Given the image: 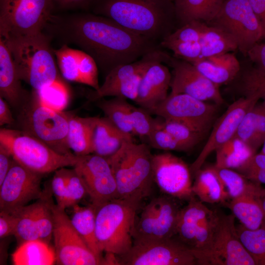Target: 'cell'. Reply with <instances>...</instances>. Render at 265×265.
Returning <instances> with one entry per match:
<instances>
[{
  "label": "cell",
  "mask_w": 265,
  "mask_h": 265,
  "mask_svg": "<svg viewBox=\"0 0 265 265\" xmlns=\"http://www.w3.org/2000/svg\"><path fill=\"white\" fill-rule=\"evenodd\" d=\"M50 37L72 44L90 55L105 76L114 68L158 49L157 42L93 13L53 14L46 24Z\"/></svg>",
  "instance_id": "cell-1"
},
{
  "label": "cell",
  "mask_w": 265,
  "mask_h": 265,
  "mask_svg": "<svg viewBox=\"0 0 265 265\" xmlns=\"http://www.w3.org/2000/svg\"><path fill=\"white\" fill-rule=\"evenodd\" d=\"M89 10L159 43L175 30L177 22L173 0H93Z\"/></svg>",
  "instance_id": "cell-2"
},
{
  "label": "cell",
  "mask_w": 265,
  "mask_h": 265,
  "mask_svg": "<svg viewBox=\"0 0 265 265\" xmlns=\"http://www.w3.org/2000/svg\"><path fill=\"white\" fill-rule=\"evenodd\" d=\"M21 80L38 90L59 78L51 37L44 31L27 36L4 37Z\"/></svg>",
  "instance_id": "cell-3"
},
{
  "label": "cell",
  "mask_w": 265,
  "mask_h": 265,
  "mask_svg": "<svg viewBox=\"0 0 265 265\" xmlns=\"http://www.w3.org/2000/svg\"><path fill=\"white\" fill-rule=\"evenodd\" d=\"M150 146L126 140L121 148L107 158L116 183L118 198L142 201L151 191L154 182Z\"/></svg>",
  "instance_id": "cell-4"
},
{
  "label": "cell",
  "mask_w": 265,
  "mask_h": 265,
  "mask_svg": "<svg viewBox=\"0 0 265 265\" xmlns=\"http://www.w3.org/2000/svg\"><path fill=\"white\" fill-rule=\"evenodd\" d=\"M141 202L134 199L115 198L94 206L96 235L102 252L118 257L131 249Z\"/></svg>",
  "instance_id": "cell-5"
},
{
  "label": "cell",
  "mask_w": 265,
  "mask_h": 265,
  "mask_svg": "<svg viewBox=\"0 0 265 265\" xmlns=\"http://www.w3.org/2000/svg\"><path fill=\"white\" fill-rule=\"evenodd\" d=\"M17 111L15 123L19 130L41 141L57 153H72L68 144L67 135L73 113L45 106L33 89L29 99Z\"/></svg>",
  "instance_id": "cell-6"
},
{
  "label": "cell",
  "mask_w": 265,
  "mask_h": 265,
  "mask_svg": "<svg viewBox=\"0 0 265 265\" xmlns=\"http://www.w3.org/2000/svg\"><path fill=\"white\" fill-rule=\"evenodd\" d=\"M0 143L14 159L26 168L43 175L68 166L74 167L80 156L61 154L37 138L19 129L1 128Z\"/></svg>",
  "instance_id": "cell-7"
},
{
  "label": "cell",
  "mask_w": 265,
  "mask_h": 265,
  "mask_svg": "<svg viewBox=\"0 0 265 265\" xmlns=\"http://www.w3.org/2000/svg\"><path fill=\"white\" fill-rule=\"evenodd\" d=\"M217 211L210 241L202 252L194 255L198 265H256L237 234L235 216Z\"/></svg>",
  "instance_id": "cell-8"
},
{
  "label": "cell",
  "mask_w": 265,
  "mask_h": 265,
  "mask_svg": "<svg viewBox=\"0 0 265 265\" xmlns=\"http://www.w3.org/2000/svg\"><path fill=\"white\" fill-rule=\"evenodd\" d=\"M54 10L52 0H0V35H31L43 31Z\"/></svg>",
  "instance_id": "cell-9"
},
{
  "label": "cell",
  "mask_w": 265,
  "mask_h": 265,
  "mask_svg": "<svg viewBox=\"0 0 265 265\" xmlns=\"http://www.w3.org/2000/svg\"><path fill=\"white\" fill-rule=\"evenodd\" d=\"M120 265H198L192 251L174 237L159 239H134L131 249L116 257Z\"/></svg>",
  "instance_id": "cell-10"
},
{
  "label": "cell",
  "mask_w": 265,
  "mask_h": 265,
  "mask_svg": "<svg viewBox=\"0 0 265 265\" xmlns=\"http://www.w3.org/2000/svg\"><path fill=\"white\" fill-rule=\"evenodd\" d=\"M208 24L232 35L244 55L265 36L264 28L248 0H225L219 11Z\"/></svg>",
  "instance_id": "cell-11"
},
{
  "label": "cell",
  "mask_w": 265,
  "mask_h": 265,
  "mask_svg": "<svg viewBox=\"0 0 265 265\" xmlns=\"http://www.w3.org/2000/svg\"><path fill=\"white\" fill-rule=\"evenodd\" d=\"M53 238L56 262L61 265H104L88 248L72 224L65 210L54 204Z\"/></svg>",
  "instance_id": "cell-12"
},
{
  "label": "cell",
  "mask_w": 265,
  "mask_h": 265,
  "mask_svg": "<svg viewBox=\"0 0 265 265\" xmlns=\"http://www.w3.org/2000/svg\"><path fill=\"white\" fill-rule=\"evenodd\" d=\"M176 198L167 195L153 199L135 222L134 239H159L174 237L182 208Z\"/></svg>",
  "instance_id": "cell-13"
},
{
  "label": "cell",
  "mask_w": 265,
  "mask_h": 265,
  "mask_svg": "<svg viewBox=\"0 0 265 265\" xmlns=\"http://www.w3.org/2000/svg\"><path fill=\"white\" fill-rule=\"evenodd\" d=\"M216 210L209 209L192 197L182 208L175 236L195 255L203 251L211 238L215 223Z\"/></svg>",
  "instance_id": "cell-14"
},
{
  "label": "cell",
  "mask_w": 265,
  "mask_h": 265,
  "mask_svg": "<svg viewBox=\"0 0 265 265\" xmlns=\"http://www.w3.org/2000/svg\"><path fill=\"white\" fill-rule=\"evenodd\" d=\"M217 109L215 105L189 95L170 93L149 112L163 119L182 122L203 133L212 121Z\"/></svg>",
  "instance_id": "cell-15"
},
{
  "label": "cell",
  "mask_w": 265,
  "mask_h": 265,
  "mask_svg": "<svg viewBox=\"0 0 265 265\" xmlns=\"http://www.w3.org/2000/svg\"><path fill=\"white\" fill-rule=\"evenodd\" d=\"M73 167L82 179L93 206L118 198L115 179L106 158L95 154L80 156Z\"/></svg>",
  "instance_id": "cell-16"
},
{
  "label": "cell",
  "mask_w": 265,
  "mask_h": 265,
  "mask_svg": "<svg viewBox=\"0 0 265 265\" xmlns=\"http://www.w3.org/2000/svg\"><path fill=\"white\" fill-rule=\"evenodd\" d=\"M43 175L23 166L14 159L0 185V210L10 212L37 200L43 194Z\"/></svg>",
  "instance_id": "cell-17"
},
{
  "label": "cell",
  "mask_w": 265,
  "mask_h": 265,
  "mask_svg": "<svg viewBox=\"0 0 265 265\" xmlns=\"http://www.w3.org/2000/svg\"><path fill=\"white\" fill-rule=\"evenodd\" d=\"M152 172L154 182L167 195L187 201L195 196L190 167L181 158L168 152L153 155Z\"/></svg>",
  "instance_id": "cell-18"
},
{
  "label": "cell",
  "mask_w": 265,
  "mask_h": 265,
  "mask_svg": "<svg viewBox=\"0 0 265 265\" xmlns=\"http://www.w3.org/2000/svg\"><path fill=\"white\" fill-rule=\"evenodd\" d=\"M245 96L230 105L217 120L205 146L190 167L191 173L195 174L201 169L206 159L212 152L235 136L244 116L260 99L257 94Z\"/></svg>",
  "instance_id": "cell-19"
},
{
  "label": "cell",
  "mask_w": 265,
  "mask_h": 265,
  "mask_svg": "<svg viewBox=\"0 0 265 265\" xmlns=\"http://www.w3.org/2000/svg\"><path fill=\"white\" fill-rule=\"evenodd\" d=\"M164 63L173 68L170 93L186 94L203 101L210 100L217 105L223 103L219 85L207 78L192 64L169 55Z\"/></svg>",
  "instance_id": "cell-20"
},
{
  "label": "cell",
  "mask_w": 265,
  "mask_h": 265,
  "mask_svg": "<svg viewBox=\"0 0 265 265\" xmlns=\"http://www.w3.org/2000/svg\"><path fill=\"white\" fill-rule=\"evenodd\" d=\"M57 63L63 77L66 80L87 85L98 90V67L94 59L82 50L63 44L53 50Z\"/></svg>",
  "instance_id": "cell-21"
},
{
  "label": "cell",
  "mask_w": 265,
  "mask_h": 265,
  "mask_svg": "<svg viewBox=\"0 0 265 265\" xmlns=\"http://www.w3.org/2000/svg\"><path fill=\"white\" fill-rule=\"evenodd\" d=\"M171 79V73L161 61L154 62L142 77L134 102L149 112L167 97Z\"/></svg>",
  "instance_id": "cell-22"
},
{
  "label": "cell",
  "mask_w": 265,
  "mask_h": 265,
  "mask_svg": "<svg viewBox=\"0 0 265 265\" xmlns=\"http://www.w3.org/2000/svg\"><path fill=\"white\" fill-rule=\"evenodd\" d=\"M10 51L0 36V97L17 111L29 99L31 92L21 84Z\"/></svg>",
  "instance_id": "cell-23"
},
{
  "label": "cell",
  "mask_w": 265,
  "mask_h": 265,
  "mask_svg": "<svg viewBox=\"0 0 265 265\" xmlns=\"http://www.w3.org/2000/svg\"><path fill=\"white\" fill-rule=\"evenodd\" d=\"M133 136L116 127L106 116L96 117L92 138V154L106 159L115 154L124 142Z\"/></svg>",
  "instance_id": "cell-24"
},
{
  "label": "cell",
  "mask_w": 265,
  "mask_h": 265,
  "mask_svg": "<svg viewBox=\"0 0 265 265\" xmlns=\"http://www.w3.org/2000/svg\"><path fill=\"white\" fill-rule=\"evenodd\" d=\"M192 64L207 78L219 85L235 80L241 68L237 57L231 53L200 59Z\"/></svg>",
  "instance_id": "cell-25"
},
{
  "label": "cell",
  "mask_w": 265,
  "mask_h": 265,
  "mask_svg": "<svg viewBox=\"0 0 265 265\" xmlns=\"http://www.w3.org/2000/svg\"><path fill=\"white\" fill-rule=\"evenodd\" d=\"M225 0H174L177 22L181 26L194 21L207 24L219 11Z\"/></svg>",
  "instance_id": "cell-26"
},
{
  "label": "cell",
  "mask_w": 265,
  "mask_h": 265,
  "mask_svg": "<svg viewBox=\"0 0 265 265\" xmlns=\"http://www.w3.org/2000/svg\"><path fill=\"white\" fill-rule=\"evenodd\" d=\"M260 191L245 194L224 204L241 224L248 229H258L265 223L264 213L258 199Z\"/></svg>",
  "instance_id": "cell-27"
},
{
  "label": "cell",
  "mask_w": 265,
  "mask_h": 265,
  "mask_svg": "<svg viewBox=\"0 0 265 265\" xmlns=\"http://www.w3.org/2000/svg\"><path fill=\"white\" fill-rule=\"evenodd\" d=\"M71 208L72 224L91 251L106 265L96 235L95 207L91 204L83 207L77 204Z\"/></svg>",
  "instance_id": "cell-28"
},
{
  "label": "cell",
  "mask_w": 265,
  "mask_h": 265,
  "mask_svg": "<svg viewBox=\"0 0 265 265\" xmlns=\"http://www.w3.org/2000/svg\"><path fill=\"white\" fill-rule=\"evenodd\" d=\"M192 189L195 196L203 203H221L228 200L224 187L212 166L200 169L195 173Z\"/></svg>",
  "instance_id": "cell-29"
},
{
  "label": "cell",
  "mask_w": 265,
  "mask_h": 265,
  "mask_svg": "<svg viewBox=\"0 0 265 265\" xmlns=\"http://www.w3.org/2000/svg\"><path fill=\"white\" fill-rule=\"evenodd\" d=\"M96 117L72 115L69 122L67 141L71 151L80 156L92 154V138Z\"/></svg>",
  "instance_id": "cell-30"
},
{
  "label": "cell",
  "mask_w": 265,
  "mask_h": 265,
  "mask_svg": "<svg viewBox=\"0 0 265 265\" xmlns=\"http://www.w3.org/2000/svg\"><path fill=\"white\" fill-rule=\"evenodd\" d=\"M201 46L200 59L222 54L238 49L235 37L224 29L206 24L199 40Z\"/></svg>",
  "instance_id": "cell-31"
},
{
  "label": "cell",
  "mask_w": 265,
  "mask_h": 265,
  "mask_svg": "<svg viewBox=\"0 0 265 265\" xmlns=\"http://www.w3.org/2000/svg\"><path fill=\"white\" fill-rule=\"evenodd\" d=\"M15 265H51L55 260L54 248L41 240H33L20 244L12 255Z\"/></svg>",
  "instance_id": "cell-32"
},
{
  "label": "cell",
  "mask_w": 265,
  "mask_h": 265,
  "mask_svg": "<svg viewBox=\"0 0 265 265\" xmlns=\"http://www.w3.org/2000/svg\"><path fill=\"white\" fill-rule=\"evenodd\" d=\"M215 152V166L235 170L256 153L249 145L235 136L218 148Z\"/></svg>",
  "instance_id": "cell-33"
},
{
  "label": "cell",
  "mask_w": 265,
  "mask_h": 265,
  "mask_svg": "<svg viewBox=\"0 0 265 265\" xmlns=\"http://www.w3.org/2000/svg\"><path fill=\"white\" fill-rule=\"evenodd\" d=\"M235 136L256 151L263 145L265 138V114L256 105L244 116Z\"/></svg>",
  "instance_id": "cell-34"
},
{
  "label": "cell",
  "mask_w": 265,
  "mask_h": 265,
  "mask_svg": "<svg viewBox=\"0 0 265 265\" xmlns=\"http://www.w3.org/2000/svg\"><path fill=\"white\" fill-rule=\"evenodd\" d=\"M127 99L115 97L110 99L104 98L95 101V105L113 124L123 132L132 136L134 135L132 126L130 103Z\"/></svg>",
  "instance_id": "cell-35"
},
{
  "label": "cell",
  "mask_w": 265,
  "mask_h": 265,
  "mask_svg": "<svg viewBox=\"0 0 265 265\" xmlns=\"http://www.w3.org/2000/svg\"><path fill=\"white\" fill-rule=\"evenodd\" d=\"M212 167L224 187L230 200L248 193L259 192L262 189L260 184L249 180L237 171L214 165Z\"/></svg>",
  "instance_id": "cell-36"
},
{
  "label": "cell",
  "mask_w": 265,
  "mask_h": 265,
  "mask_svg": "<svg viewBox=\"0 0 265 265\" xmlns=\"http://www.w3.org/2000/svg\"><path fill=\"white\" fill-rule=\"evenodd\" d=\"M17 219L14 236L19 245L24 242L40 240L36 218L35 202L8 212Z\"/></svg>",
  "instance_id": "cell-37"
},
{
  "label": "cell",
  "mask_w": 265,
  "mask_h": 265,
  "mask_svg": "<svg viewBox=\"0 0 265 265\" xmlns=\"http://www.w3.org/2000/svg\"><path fill=\"white\" fill-rule=\"evenodd\" d=\"M145 71L107 88L89 90L86 93V97L91 102H95L108 96L122 97L135 102L137 97L141 80Z\"/></svg>",
  "instance_id": "cell-38"
},
{
  "label": "cell",
  "mask_w": 265,
  "mask_h": 265,
  "mask_svg": "<svg viewBox=\"0 0 265 265\" xmlns=\"http://www.w3.org/2000/svg\"><path fill=\"white\" fill-rule=\"evenodd\" d=\"M238 238L256 265H265V223L259 228L250 230L242 224L236 227Z\"/></svg>",
  "instance_id": "cell-39"
},
{
  "label": "cell",
  "mask_w": 265,
  "mask_h": 265,
  "mask_svg": "<svg viewBox=\"0 0 265 265\" xmlns=\"http://www.w3.org/2000/svg\"><path fill=\"white\" fill-rule=\"evenodd\" d=\"M34 90L41 103L49 108L63 111L68 104L69 91L60 78L40 90Z\"/></svg>",
  "instance_id": "cell-40"
},
{
  "label": "cell",
  "mask_w": 265,
  "mask_h": 265,
  "mask_svg": "<svg viewBox=\"0 0 265 265\" xmlns=\"http://www.w3.org/2000/svg\"><path fill=\"white\" fill-rule=\"evenodd\" d=\"M239 88L245 96L257 94L265 103V72L257 66L241 65Z\"/></svg>",
  "instance_id": "cell-41"
},
{
  "label": "cell",
  "mask_w": 265,
  "mask_h": 265,
  "mask_svg": "<svg viewBox=\"0 0 265 265\" xmlns=\"http://www.w3.org/2000/svg\"><path fill=\"white\" fill-rule=\"evenodd\" d=\"M130 114L134 135L146 139L150 133L161 124L163 118H154L145 109L130 104Z\"/></svg>",
  "instance_id": "cell-42"
},
{
  "label": "cell",
  "mask_w": 265,
  "mask_h": 265,
  "mask_svg": "<svg viewBox=\"0 0 265 265\" xmlns=\"http://www.w3.org/2000/svg\"><path fill=\"white\" fill-rule=\"evenodd\" d=\"M162 127L189 151L200 140L203 133L182 122L163 119Z\"/></svg>",
  "instance_id": "cell-43"
},
{
  "label": "cell",
  "mask_w": 265,
  "mask_h": 265,
  "mask_svg": "<svg viewBox=\"0 0 265 265\" xmlns=\"http://www.w3.org/2000/svg\"><path fill=\"white\" fill-rule=\"evenodd\" d=\"M160 46L172 51L174 56L193 64L200 59L201 46L197 42H169L162 40Z\"/></svg>",
  "instance_id": "cell-44"
},
{
  "label": "cell",
  "mask_w": 265,
  "mask_h": 265,
  "mask_svg": "<svg viewBox=\"0 0 265 265\" xmlns=\"http://www.w3.org/2000/svg\"><path fill=\"white\" fill-rule=\"evenodd\" d=\"M162 123L146 138L150 147L164 151H188L184 145L162 127Z\"/></svg>",
  "instance_id": "cell-45"
},
{
  "label": "cell",
  "mask_w": 265,
  "mask_h": 265,
  "mask_svg": "<svg viewBox=\"0 0 265 265\" xmlns=\"http://www.w3.org/2000/svg\"><path fill=\"white\" fill-rule=\"evenodd\" d=\"M86 195H88L87 191L81 177L74 168L68 169L65 209L78 204Z\"/></svg>",
  "instance_id": "cell-46"
},
{
  "label": "cell",
  "mask_w": 265,
  "mask_h": 265,
  "mask_svg": "<svg viewBox=\"0 0 265 265\" xmlns=\"http://www.w3.org/2000/svg\"><path fill=\"white\" fill-rule=\"evenodd\" d=\"M207 23L194 21L181 26L162 40L169 42L199 41Z\"/></svg>",
  "instance_id": "cell-47"
},
{
  "label": "cell",
  "mask_w": 265,
  "mask_h": 265,
  "mask_svg": "<svg viewBox=\"0 0 265 265\" xmlns=\"http://www.w3.org/2000/svg\"><path fill=\"white\" fill-rule=\"evenodd\" d=\"M236 171L250 181L265 184V154L256 153Z\"/></svg>",
  "instance_id": "cell-48"
},
{
  "label": "cell",
  "mask_w": 265,
  "mask_h": 265,
  "mask_svg": "<svg viewBox=\"0 0 265 265\" xmlns=\"http://www.w3.org/2000/svg\"><path fill=\"white\" fill-rule=\"evenodd\" d=\"M68 172V169L66 167H62L55 171L50 186L53 196L56 201L57 206L65 210Z\"/></svg>",
  "instance_id": "cell-49"
},
{
  "label": "cell",
  "mask_w": 265,
  "mask_h": 265,
  "mask_svg": "<svg viewBox=\"0 0 265 265\" xmlns=\"http://www.w3.org/2000/svg\"><path fill=\"white\" fill-rule=\"evenodd\" d=\"M17 219L10 212L0 211V238H3L14 235L16 227Z\"/></svg>",
  "instance_id": "cell-50"
},
{
  "label": "cell",
  "mask_w": 265,
  "mask_h": 265,
  "mask_svg": "<svg viewBox=\"0 0 265 265\" xmlns=\"http://www.w3.org/2000/svg\"><path fill=\"white\" fill-rule=\"evenodd\" d=\"M54 10H89L93 0H52Z\"/></svg>",
  "instance_id": "cell-51"
},
{
  "label": "cell",
  "mask_w": 265,
  "mask_h": 265,
  "mask_svg": "<svg viewBox=\"0 0 265 265\" xmlns=\"http://www.w3.org/2000/svg\"><path fill=\"white\" fill-rule=\"evenodd\" d=\"M250 60L265 72V43L256 44L247 52Z\"/></svg>",
  "instance_id": "cell-52"
},
{
  "label": "cell",
  "mask_w": 265,
  "mask_h": 265,
  "mask_svg": "<svg viewBox=\"0 0 265 265\" xmlns=\"http://www.w3.org/2000/svg\"><path fill=\"white\" fill-rule=\"evenodd\" d=\"M13 161L14 159L9 150L0 143V185L5 179Z\"/></svg>",
  "instance_id": "cell-53"
},
{
  "label": "cell",
  "mask_w": 265,
  "mask_h": 265,
  "mask_svg": "<svg viewBox=\"0 0 265 265\" xmlns=\"http://www.w3.org/2000/svg\"><path fill=\"white\" fill-rule=\"evenodd\" d=\"M7 102L0 97V126L13 125L16 120L13 117Z\"/></svg>",
  "instance_id": "cell-54"
},
{
  "label": "cell",
  "mask_w": 265,
  "mask_h": 265,
  "mask_svg": "<svg viewBox=\"0 0 265 265\" xmlns=\"http://www.w3.org/2000/svg\"><path fill=\"white\" fill-rule=\"evenodd\" d=\"M265 33V0H248Z\"/></svg>",
  "instance_id": "cell-55"
},
{
  "label": "cell",
  "mask_w": 265,
  "mask_h": 265,
  "mask_svg": "<svg viewBox=\"0 0 265 265\" xmlns=\"http://www.w3.org/2000/svg\"><path fill=\"white\" fill-rule=\"evenodd\" d=\"M258 199L263 211L265 218V188H262L258 196Z\"/></svg>",
  "instance_id": "cell-56"
},
{
  "label": "cell",
  "mask_w": 265,
  "mask_h": 265,
  "mask_svg": "<svg viewBox=\"0 0 265 265\" xmlns=\"http://www.w3.org/2000/svg\"><path fill=\"white\" fill-rule=\"evenodd\" d=\"M262 145L263 147L261 152L265 154V138Z\"/></svg>",
  "instance_id": "cell-57"
},
{
  "label": "cell",
  "mask_w": 265,
  "mask_h": 265,
  "mask_svg": "<svg viewBox=\"0 0 265 265\" xmlns=\"http://www.w3.org/2000/svg\"><path fill=\"white\" fill-rule=\"evenodd\" d=\"M173 1H174V0H173Z\"/></svg>",
  "instance_id": "cell-58"
}]
</instances>
